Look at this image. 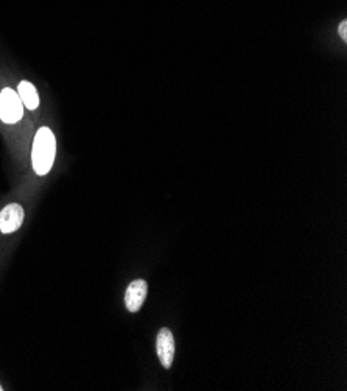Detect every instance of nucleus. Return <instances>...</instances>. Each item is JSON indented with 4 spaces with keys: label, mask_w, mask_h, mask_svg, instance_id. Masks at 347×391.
I'll return each mask as SVG.
<instances>
[{
    "label": "nucleus",
    "mask_w": 347,
    "mask_h": 391,
    "mask_svg": "<svg viewBox=\"0 0 347 391\" xmlns=\"http://www.w3.org/2000/svg\"><path fill=\"white\" fill-rule=\"evenodd\" d=\"M56 155V139L55 134L49 128H41L36 133L33 151H31V161H33V169L40 176L47 175L51 165L55 163Z\"/></svg>",
    "instance_id": "nucleus-1"
},
{
    "label": "nucleus",
    "mask_w": 347,
    "mask_h": 391,
    "mask_svg": "<svg viewBox=\"0 0 347 391\" xmlns=\"http://www.w3.org/2000/svg\"><path fill=\"white\" fill-rule=\"evenodd\" d=\"M24 115V105L15 89L5 88L0 92V120L5 124H17Z\"/></svg>",
    "instance_id": "nucleus-2"
},
{
    "label": "nucleus",
    "mask_w": 347,
    "mask_h": 391,
    "mask_svg": "<svg viewBox=\"0 0 347 391\" xmlns=\"http://www.w3.org/2000/svg\"><path fill=\"white\" fill-rule=\"evenodd\" d=\"M156 351L160 365L165 369L171 368V363L175 360V337L169 328H162L159 331L156 340Z\"/></svg>",
    "instance_id": "nucleus-3"
},
{
    "label": "nucleus",
    "mask_w": 347,
    "mask_h": 391,
    "mask_svg": "<svg viewBox=\"0 0 347 391\" xmlns=\"http://www.w3.org/2000/svg\"><path fill=\"white\" fill-rule=\"evenodd\" d=\"M24 208L17 203H11L0 210V231L3 234H11L21 228L24 222Z\"/></svg>",
    "instance_id": "nucleus-4"
},
{
    "label": "nucleus",
    "mask_w": 347,
    "mask_h": 391,
    "mask_svg": "<svg viewBox=\"0 0 347 391\" xmlns=\"http://www.w3.org/2000/svg\"><path fill=\"white\" fill-rule=\"evenodd\" d=\"M146 292H149V284L144 279L133 281L126 288L125 293V306L131 313H136L142 309L144 301L146 298Z\"/></svg>",
    "instance_id": "nucleus-5"
},
{
    "label": "nucleus",
    "mask_w": 347,
    "mask_h": 391,
    "mask_svg": "<svg viewBox=\"0 0 347 391\" xmlns=\"http://www.w3.org/2000/svg\"><path fill=\"white\" fill-rule=\"evenodd\" d=\"M17 95L22 105L27 106V110L33 111L40 106V95H37L36 88L30 81H21V85L17 88Z\"/></svg>",
    "instance_id": "nucleus-6"
},
{
    "label": "nucleus",
    "mask_w": 347,
    "mask_h": 391,
    "mask_svg": "<svg viewBox=\"0 0 347 391\" xmlns=\"http://www.w3.org/2000/svg\"><path fill=\"white\" fill-rule=\"evenodd\" d=\"M338 31H339V36H341L344 41H347V21H343L341 24H339Z\"/></svg>",
    "instance_id": "nucleus-7"
},
{
    "label": "nucleus",
    "mask_w": 347,
    "mask_h": 391,
    "mask_svg": "<svg viewBox=\"0 0 347 391\" xmlns=\"http://www.w3.org/2000/svg\"><path fill=\"white\" fill-rule=\"evenodd\" d=\"M2 390H3V388H2V385H0V391H2Z\"/></svg>",
    "instance_id": "nucleus-8"
}]
</instances>
